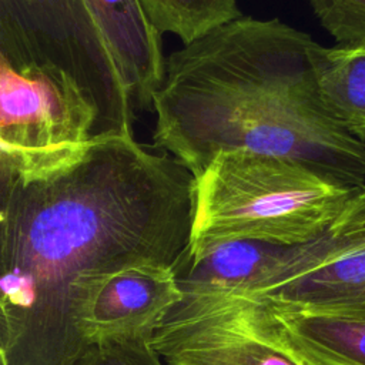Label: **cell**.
Returning a JSON list of instances; mask_svg holds the SVG:
<instances>
[{"mask_svg": "<svg viewBox=\"0 0 365 365\" xmlns=\"http://www.w3.org/2000/svg\"><path fill=\"white\" fill-rule=\"evenodd\" d=\"M194 195L178 158L134 137L93 140L38 177H0L1 365H74L93 288L131 265H173Z\"/></svg>", "mask_w": 365, "mask_h": 365, "instance_id": "cell-1", "label": "cell"}, {"mask_svg": "<svg viewBox=\"0 0 365 365\" xmlns=\"http://www.w3.org/2000/svg\"><path fill=\"white\" fill-rule=\"evenodd\" d=\"M309 34L241 16L165 58L153 144L197 178L222 151L298 161L351 190L365 187V144L328 110Z\"/></svg>", "mask_w": 365, "mask_h": 365, "instance_id": "cell-2", "label": "cell"}, {"mask_svg": "<svg viewBox=\"0 0 365 365\" xmlns=\"http://www.w3.org/2000/svg\"><path fill=\"white\" fill-rule=\"evenodd\" d=\"M356 191L285 157L222 151L195 178L188 248L231 240L305 244Z\"/></svg>", "mask_w": 365, "mask_h": 365, "instance_id": "cell-3", "label": "cell"}, {"mask_svg": "<svg viewBox=\"0 0 365 365\" xmlns=\"http://www.w3.org/2000/svg\"><path fill=\"white\" fill-rule=\"evenodd\" d=\"M0 58L71 80L96 111V140L134 137L131 96L87 0H0Z\"/></svg>", "mask_w": 365, "mask_h": 365, "instance_id": "cell-4", "label": "cell"}, {"mask_svg": "<svg viewBox=\"0 0 365 365\" xmlns=\"http://www.w3.org/2000/svg\"><path fill=\"white\" fill-rule=\"evenodd\" d=\"M96 128V111L71 80L0 58V177L33 178L71 163Z\"/></svg>", "mask_w": 365, "mask_h": 365, "instance_id": "cell-5", "label": "cell"}, {"mask_svg": "<svg viewBox=\"0 0 365 365\" xmlns=\"http://www.w3.org/2000/svg\"><path fill=\"white\" fill-rule=\"evenodd\" d=\"M164 365H307L269 307L248 294L187 297L151 334Z\"/></svg>", "mask_w": 365, "mask_h": 365, "instance_id": "cell-6", "label": "cell"}, {"mask_svg": "<svg viewBox=\"0 0 365 365\" xmlns=\"http://www.w3.org/2000/svg\"><path fill=\"white\" fill-rule=\"evenodd\" d=\"M244 294L274 308L365 319V187L317 238L288 247Z\"/></svg>", "mask_w": 365, "mask_h": 365, "instance_id": "cell-7", "label": "cell"}, {"mask_svg": "<svg viewBox=\"0 0 365 365\" xmlns=\"http://www.w3.org/2000/svg\"><path fill=\"white\" fill-rule=\"evenodd\" d=\"M182 299L171 265H131L97 282L81 309L80 331L87 345L153 332Z\"/></svg>", "mask_w": 365, "mask_h": 365, "instance_id": "cell-8", "label": "cell"}, {"mask_svg": "<svg viewBox=\"0 0 365 365\" xmlns=\"http://www.w3.org/2000/svg\"><path fill=\"white\" fill-rule=\"evenodd\" d=\"M115 57L134 108L153 110L165 76L161 34L140 0H87Z\"/></svg>", "mask_w": 365, "mask_h": 365, "instance_id": "cell-9", "label": "cell"}, {"mask_svg": "<svg viewBox=\"0 0 365 365\" xmlns=\"http://www.w3.org/2000/svg\"><path fill=\"white\" fill-rule=\"evenodd\" d=\"M291 245L231 240L200 250L185 248L171 265L184 298L250 291Z\"/></svg>", "mask_w": 365, "mask_h": 365, "instance_id": "cell-10", "label": "cell"}, {"mask_svg": "<svg viewBox=\"0 0 365 365\" xmlns=\"http://www.w3.org/2000/svg\"><path fill=\"white\" fill-rule=\"evenodd\" d=\"M269 309L284 339L307 365H365V319L305 309Z\"/></svg>", "mask_w": 365, "mask_h": 365, "instance_id": "cell-11", "label": "cell"}, {"mask_svg": "<svg viewBox=\"0 0 365 365\" xmlns=\"http://www.w3.org/2000/svg\"><path fill=\"white\" fill-rule=\"evenodd\" d=\"M311 56L328 110L365 144V47H324L315 41Z\"/></svg>", "mask_w": 365, "mask_h": 365, "instance_id": "cell-12", "label": "cell"}, {"mask_svg": "<svg viewBox=\"0 0 365 365\" xmlns=\"http://www.w3.org/2000/svg\"><path fill=\"white\" fill-rule=\"evenodd\" d=\"M140 3L161 36L173 33L184 44L242 16L237 0H140Z\"/></svg>", "mask_w": 365, "mask_h": 365, "instance_id": "cell-13", "label": "cell"}, {"mask_svg": "<svg viewBox=\"0 0 365 365\" xmlns=\"http://www.w3.org/2000/svg\"><path fill=\"white\" fill-rule=\"evenodd\" d=\"M151 334L101 339L88 345L74 365H164L151 346Z\"/></svg>", "mask_w": 365, "mask_h": 365, "instance_id": "cell-14", "label": "cell"}, {"mask_svg": "<svg viewBox=\"0 0 365 365\" xmlns=\"http://www.w3.org/2000/svg\"><path fill=\"white\" fill-rule=\"evenodd\" d=\"M336 46L365 47V0H308Z\"/></svg>", "mask_w": 365, "mask_h": 365, "instance_id": "cell-15", "label": "cell"}]
</instances>
